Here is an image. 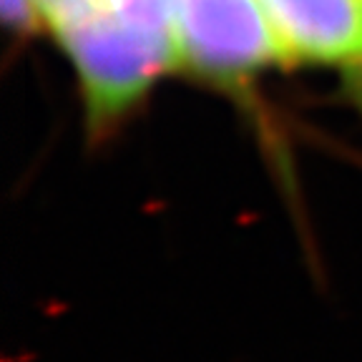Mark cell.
I'll return each mask as SVG.
<instances>
[{"label":"cell","mask_w":362,"mask_h":362,"mask_svg":"<svg viewBox=\"0 0 362 362\" xmlns=\"http://www.w3.org/2000/svg\"><path fill=\"white\" fill-rule=\"evenodd\" d=\"M176 68L226 93H244L282 63L259 0H176Z\"/></svg>","instance_id":"cell-2"},{"label":"cell","mask_w":362,"mask_h":362,"mask_svg":"<svg viewBox=\"0 0 362 362\" xmlns=\"http://www.w3.org/2000/svg\"><path fill=\"white\" fill-rule=\"evenodd\" d=\"M98 8L174 51L176 0H98Z\"/></svg>","instance_id":"cell-4"},{"label":"cell","mask_w":362,"mask_h":362,"mask_svg":"<svg viewBox=\"0 0 362 362\" xmlns=\"http://www.w3.org/2000/svg\"><path fill=\"white\" fill-rule=\"evenodd\" d=\"M282 63L347 71L362 58V0H259Z\"/></svg>","instance_id":"cell-3"},{"label":"cell","mask_w":362,"mask_h":362,"mask_svg":"<svg viewBox=\"0 0 362 362\" xmlns=\"http://www.w3.org/2000/svg\"><path fill=\"white\" fill-rule=\"evenodd\" d=\"M40 16H43V25L51 30L53 35L58 30L74 25V23L83 21V18L93 16L98 8V0H35Z\"/></svg>","instance_id":"cell-5"},{"label":"cell","mask_w":362,"mask_h":362,"mask_svg":"<svg viewBox=\"0 0 362 362\" xmlns=\"http://www.w3.org/2000/svg\"><path fill=\"white\" fill-rule=\"evenodd\" d=\"M3 6V21L16 35L25 38L30 33H38L43 25V16H40L35 0H0Z\"/></svg>","instance_id":"cell-6"},{"label":"cell","mask_w":362,"mask_h":362,"mask_svg":"<svg viewBox=\"0 0 362 362\" xmlns=\"http://www.w3.org/2000/svg\"><path fill=\"white\" fill-rule=\"evenodd\" d=\"M56 40L74 66L86 124L96 134L119 124L169 68H176L169 45L103 11L58 30Z\"/></svg>","instance_id":"cell-1"},{"label":"cell","mask_w":362,"mask_h":362,"mask_svg":"<svg viewBox=\"0 0 362 362\" xmlns=\"http://www.w3.org/2000/svg\"><path fill=\"white\" fill-rule=\"evenodd\" d=\"M345 93L362 113V58L345 71Z\"/></svg>","instance_id":"cell-7"}]
</instances>
